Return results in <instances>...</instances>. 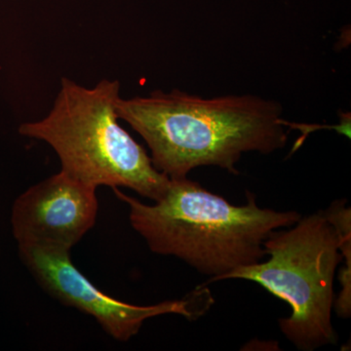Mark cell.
<instances>
[{"mask_svg":"<svg viewBox=\"0 0 351 351\" xmlns=\"http://www.w3.org/2000/svg\"><path fill=\"white\" fill-rule=\"evenodd\" d=\"M96 189L63 171L27 189L11 210L17 245L71 251L96 223Z\"/></svg>","mask_w":351,"mask_h":351,"instance_id":"obj_6","label":"cell"},{"mask_svg":"<svg viewBox=\"0 0 351 351\" xmlns=\"http://www.w3.org/2000/svg\"><path fill=\"white\" fill-rule=\"evenodd\" d=\"M292 226L265 239L267 262L233 270L223 280L253 281L288 302L292 314L279 320L281 331L298 350L313 351L337 343L332 309L335 274L343 260V233L329 208Z\"/></svg>","mask_w":351,"mask_h":351,"instance_id":"obj_4","label":"cell"},{"mask_svg":"<svg viewBox=\"0 0 351 351\" xmlns=\"http://www.w3.org/2000/svg\"><path fill=\"white\" fill-rule=\"evenodd\" d=\"M112 189L128 205L131 226L154 253L181 258L209 276V282L262 262L270 233L302 218L295 211L258 207L250 193L247 204H230L188 177L170 179L165 195L152 205Z\"/></svg>","mask_w":351,"mask_h":351,"instance_id":"obj_2","label":"cell"},{"mask_svg":"<svg viewBox=\"0 0 351 351\" xmlns=\"http://www.w3.org/2000/svg\"><path fill=\"white\" fill-rule=\"evenodd\" d=\"M117 115L138 132L152 162L169 179L201 166L239 174L242 154H269L287 144L278 103L252 95L203 99L179 90L152 92L117 104Z\"/></svg>","mask_w":351,"mask_h":351,"instance_id":"obj_1","label":"cell"},{"mask_svg":"<svg viewBox=\"0 0 351 351\" xmlns=\"http://www.w3.org/2000/svg\"><path fill=\"white\" fill-rule=\"evenodd\" d=\"M18 253L23 265L48 295L64 306L92 316L117 341H128L149 318L179 314L191 320L203 313L195 306L193 295L191 299L145 306L113 299L83 276L71 262V251L18 245Z\"/></svg>","mask_w":351,"mask_h":351,"instance_id":"obj_5","label":"cell"},{"mask_svg":"<svg viewBox=\"0 0 351 351\" xmlns=\"http://www.w3.org/2000/svg\"><path fill=\"white\" fill-rule=\"evenodd\" d=\"M0 257H1V250H0Z\"/></svg>","mask_w":351,"mask_h":351,"instance_id":"obj_7","label":"cell"},{"mask_svg":"<svg viewBox=\"0 0 351 351\" xmlns=\"http://www.w3.org/2000/svg\"><path fill=\"white\" fill-rule=\"evenodd\" d=\"M119 80L93 88L63 78L54 107L38 121L22 124L19 133L53 147L69 177L98 188H128L156 202L170 179L159 172L142 145L119 123Z\"/></svg>","mask_w":351,"mask_h":351,"instance_id":"obj_3","label":"cell"}]
</instances>
